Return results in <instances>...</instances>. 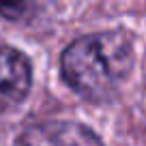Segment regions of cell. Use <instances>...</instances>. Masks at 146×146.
<instances>
[{
    "instance_id": "obj_4",
    "label": "cell",
    "mask_w": 146,
    "mask_h": 146,
    "mask_svg": "<svg viewBox=\"0 0 146 146\" xmlns=\"http://www.w3.org/2000/svg\"><path fill=\"white\" fill-rule=\"evenodd\" d=\"M30 11V0H0V15L11 22L22 19Z\"/></svg>"
},
{
    "instance_id": "obj_3",
    "label": "cell",
    "mask_w": 146,
    "mask_h": 146,
    "mask_svg": "<svg viewBox=\"0 0 146 146\" xmlns=\"http://www.w3.org/2000/svg\"><path fill=\"white\" fill-rule=\"evenodd\" d=\"M30 62L11 47H0V114L24 101L30 90Z\"/></svg>"
},
{
    "instance_id": "obj_2",
    "label": "cell",
    "mask_w": 146,
    "mask_h": 146,
    "mask_svg": "<svg viewBox=\"0 0 146 146\" xmlns=\"http://www.w3.org/2000/svg\"><path fill=\"white\" fill-rule=\"evenodd\" d=\"M13 146H103V142L80 123L50 120L24 129Z\"/></svg>"
},
{
    "instance_id": "obj_1",
    "label": "cell",
    "mask_w": 146,
    "mask_h": 146,
    "mask_svg": "<svg viewBox=\"0 0 146 146\" xmlns=\"http://www.w3.org/2000/svg\"><path fill=\"white\" fill-rule=\"evenodd\" d=\"M135 60L133 39L125 30L80 36L60 58L67 84L88 101H105L129 78Z\"/></svg>"
}]
</instances>
